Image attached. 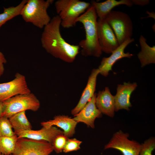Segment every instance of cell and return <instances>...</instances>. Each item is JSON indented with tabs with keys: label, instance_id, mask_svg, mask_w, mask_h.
<instances>
[{
	"label": "cell",
	"instance_id": "cell-17",
	"mask_svg": "<svg viewBox=\"0 0 155 155\" xmlns=\"http://www.w3.org/2000/svg\"><path fill=\"white\" fill-rule=\"evenodd\" d=\"M78 123L73 118L67 116L58 115L52 120L41 123L44 127L49 128L56 126L63 131V135L67 137L72 136L75 133V129Z\"/></svg>",
	"mask_w": 155,
	"mask_h": 155
},
{
	"label": "cell",
	"instance_id": "cell-24",
	"mask_svg": "<svg viewBox=\"0 0 155 155\" xmlns=\"http://www.w3.org/2000/svg\"><path fill=\"white\" fill-rule=\"evenodd\" d=\"M68 139L63 134L57 135L51 143L53 150L57 153L62 152Z\"/></svg>",
	"mask_w": 155,
	"mask_h": 155
},
{
	"label": "cell",
	"instance_id": "cell-21",
	"mask_svg": "<svg viewBox=\"0 0 155 155\" xmlns=\"http://www.w3.org/2000/svg\"><path fill=\"white\" fill-rule=\"evenodd\" d=\"M28 0H23L16 6L4 8L3 12L0 14V28L7 21L20 15V12Z\"/></svg>",
	"mask_w": 155,
	"mask_h": 155
},
{
	"label": "cell",
	"instance_id": "cell-3",
	"mask_svg": "<svg viewBox=\"0 0 155 155\" xmlns=\"http://www.w3.org/2000/svg\"><path fill=\"white\" fill-rule=\"evenodd\" d=\"M54 1L53 0H28L21 10L20 15L26 22L31 23L42 29L51 20L47 10Z\"/></svg>",
	"mask_w": 155,
	"mask_h": 155
},
{
	"label": "cell",
	"instance_id": "cell-8",
	"mask_svg": "<svg viewBox=\"0 0 155 155\" xmlns=\"http://www.w3.org/2000/svg\"><path fill=\"white\" fill-rule=\"evenodd\" d=\"M129 135L120 130L116 132L104 149L113 148L118 150L123 155H139L142 145L138 142L128 139Z\"/></svg>",
	"mask_w": 155,
	"mask_h": 155
},
{
	"label": "cell",
	"instance_id": "cell-4",
	"mask_svg": "<svg viewBox=\"0 0 155 155\" xmlns=\"http://www.w3.org/2000/svg\"><path fill=\"white\" fill-rule=\"evenodd\" d=\"M91 5L90 3L79 0H58L55 3L57 15L61 20V26L64 28L74 26L78 18Z\"/></svg>",
	"mask_w": 155,
	"mask_h": 155
},
{
	"label": "cell",
	"instance_id": "cell-13",
	"mask_svg": "<svg viewBox=\"0 0 155 155\" xmlns=\"http://www.w3.org/2000/svg\"><path fill=\"white\" fill-rule=\"evenodd\" d=\"M136 83L124 82L117 85V93L114 96L115 111L125 109L129 110L131 106L130 98L133 92L137 87Z\"/></svg>",
	"mask_w": 155,
	"mask_h": 155
},
{
	"label": "cell",
	"instance_id": "cell-9",
	"mask_svg": "<svg viewBox=\"0 0 155 155\" xmlns=\"http://www.w3.org/2000/svg\"><path fill=\"white\" fill-rule=\"evenodd\" d=\"M98 41L102 52L111 53L120 45L112 28L104 19L97 20Z\"/></svg>",
	"mask_w": 155,
	"mask_h": 155
},
{
	"label": "cell",
	"instance_id": "cell-20",
	"mask_svg": "<svg viewBox=\"0 0 155 155\" xmlns=\"http://www.w3.org/2000/svg\"><path fill=\"white\" fill-rule=\"evenodd\" d=\"M8 119L14 131L32 129V126L26 115L25 111L16 113Z\"/></svg>",
	"mask_w": 155,
	"mask_h": 155
},
{
	"label": "cell",
	"instance_id": "cell-7",
	"mask_svg": "<svg viewBox=\"0 0 155 155\" xmlns=\"http://www.w3.org/2000/svg\"><path fill=\"white\" fill-rule=\"evenodd\" d=\"M53 151L51 143L44 140L18 138L16 148L10 155H49Z\"/></svg>",
	"mask_w": 155,
	"mask_h": 155
},
{
	"label": "cell",
	"instance_id": "cell-5",
	"mask_svg": "<svg viewBox=\"0 0 155 155\" xmlns=\"http://www.w3.org/2000/svg\"><path fill=\"white\" fill-rule=\"evenodd\" d=\"M3 103L2 116L8 118L16 113L27 110L36 111L40 105L39 100L31 92L16 95L3 101Z\"/></svg>",
	"mask_w": 155,
	"mask_h": 155
},
{
	"label": "cell",
	"instance_id": "cell-2",
	"mask_svg": "<svg viewBox=\"0 0 155 155\" xmlns=\"http://www.w3.org/2000/svg\"><path fill=\"white\" fill-rule=\"evenodd\" d=\"M97 17L94 8L91 5L76 21V23L80 22L83 24L85 32V38L81 40L78 44L84 56L99 57L102 54L98 39Z\"/></svg>",
	"mask_w": 155,
	"mask_h": 155
},
{
	"label": "cell",
	"instance_id": "cell-16",
	"mask_svg": "<svg viewBox=\"0 0 155 155\" xmlns=\"http://www.w3.org/2000/svg\"><path fill=\"white\" fill-rule=\"evenodd\" d=\"M97 108L102 113L111 117H113L115 111L114 96L112 95L108 87L104 90L99 91L95 99Z\"/></svg>",
	"mask_w": 155,
	"mask_h": 155
},
{
	"label": "cell",
	"instance_id": "cell-30",
	"mask_svg": "<svg viewBox=\"0 0 155 155\" xmlns=\"http://www.w3.org/2000/svg\"><path fill=\"white\" fill-rule=\"evenodd\" d=\"M0 155H4V154H3L0 153Z\"/></svg>",
	"mask_w": 155,
	"mask_h": 155
},
{
	"label": "cell",
	"instance_id": "cell-18",
	"mask_svg": "<svg viewBox=\"0 0 155 155\" xmlns=\"http://www.w3.org/2000/svg\"><path fill=\"white\" fill-rule=\"evenodd\" d=\"M90 4L94 8L99 19H104L106 15L116 6L125 5L131 7L133 5L131 0H107L101 2L92 1Z\"/></svg>",
	"mask_w": 155,
	"mask_h": 155
},
{
	"label": "cell",
	"instance_id": "cell-11",
	"mask_svg": "<svg viewBox=\"0 0 155 155\" xmlns=\"http://www.w3.org/2000/svg\"><path fill=\"white\" fill-rule=\"evenodd\" d=\"M134 40L133 38H131L126 40L112 52L109 57L103 58L98 68L99 74L106 77L108 75L109 72L112 71V67L116 61L123 58H131L133 55L129 52L125 53L124 50L127 46Z\"/></svg>",
	"mask_w": 155,
	"mask_h": 155
},
{
	"label": "cell",
	"instance_id": "cell-6",
	"mask_svg": "<svg viewBox=\"0 0 155 155\" xmlns=\"http://www.w3.org/2000/svg\"><path fill=\"white\" fill-rule=\"evenodd\" d=\"M104 19L114 31L119 45L131 38L133 24L127 14L119 11L111 10Z\"/></svg>",
	"mask_w": 155,
	"mask_h": 155
},
{
	"label": "cell",
	"instance_id": "cell-1",
	"mask_svg": "<svg viewBox=\"0 0 155 155\" xmlns=\"http://www.w3.org/2000/svg\"><path fill=\"white\" fill-rule=\"evenodd\" d=\"M61 20L57 15L44 28L41 37L42 46L53 57L65 62H73L79 52L78 45L67 42L61 34Z\"/></svg>",
	"mask_w": 155,
	"mask_h": 155
},
{
	"label": "cell",
	"instance_id": "cell-29",
	"mask_svg": "<svg viewBox=\"0 0 155 155\" xmlns=\"http://www.w3.org/2000/svg\"><path fill=\"white\" fill-rule=\"evenodd\" d=\"M3 110V102L0 101V117L2 116V114Z\"/></svg>",
	"mask_w": 155,
	"mask_h": 155
},
{
	"label": "cell",
	"instance_id": "cell-14",
	"mask_svg": "<svg viewBox=\"0 0 155 155\" xmlns=\"http://www.w3.org/2000/svg\"><path fill=\"white\" fill-rule=\"evenodd\" d=\"M96 94H95L91 100L73 118L78 123H83L93 128L94 122L97 118L100 117L102 113L97 108L95 103Z\"/></svg>",
	"mask_w": 155,
	"mask_h": 155
},
{
	"label": "cell",
	"instance_id": "cell-15",
	"mask_svg": "<svg viewBox=\"0 0 155 155\" xmlns=\"http://www.w3.org/2000/svg\"><path fill=\"white\" fill-rule=\"evenodd\" d=\"M99 74L98 68L93 69L92 70L78 104L71 111V113L73 116L75 115L81 111L94 94L97 77Z\"/></svg>",
	"mask_w": 155,
	"mask_h": 155
},
{
	"label": "cell",
	"instance_id": "cell-10",
	"mask_svg": "<svg viewBox=\"0 0 155 155\" xmlns=\"http://www.w3.org/2000/svg\"><path fill=\"white\" fill-rule=\"evenodd\" d=\"M10 82L0 84V101L3 102L17 95L31 93L25 76L17 73Z\"/></svg>",
	"mask_w": 155,
	"mask_h": 155
},
{
	"label": "cell",
	"instance_id": "cell-27",
	"mask_svg": "<svg viewBox=\"0 0 155 155\" xmlns=\"http://www.w3.org/2000/svg\"><path fill=\"white\" fill-rule=\"evenodd\" d=\"M7 60L5 57L0 51V77L3 74L4 71V64L7 63Z\"/></svg>",
	"mask_w": 155,
	"mask_h": 155
},
{
	"label": "cell",
	"instance_id": "cell-19",
	"mask_svg": "<svg viewBox=\"0 0 155 155\" xmlns=\"http://www.w3.org/2000/svg\"><path fill=\"white\" fill-rule=\"evenodd\" d=\"M146 41V38L141 35L139 40L141 51L137 56L142 67L155 63V46H150L147 43Z\"/></svg>",
	"mask_w": 155,
	"mask_h": 155
},
{
	"label": "cell",
	"instance_id": "cell-25",
	"mask_svg": "<svg viewBox=\"0 0 155 155\" xmlns=\"http://www.w3.org/2000/svg\"><path fill=\"white\" fill-rule=\"evenodd\" d=\"M155 148V140L150 138L142 144L139 155H152V152Z\"/></svg>",
	"mask_w": 155,
	"mask_h": 155
},
{
	"label": "cell",
	"instance_id": "cell-28",
	"mask_svg": "<svg viewBox=\"0 0 155 155\" xmlns=\"http://www.w3.org/2000/svg\"><path fill=\"white\" fill-rule=\"evenodd\" d=\"M133 4L144 6L149 4V0H131Z\"/></svg>",
	"mask_w": 155,
	"mask_h": 155
},
{
	"label": "cell",
	"instance_id": "cell-23",
	"mask_svg": "<svg viewBox=\"0 0 155 155\" xmlns=\"http://www.w3.org/2000/svg\"><path fill=\"white\" fill-rule=\"evenodd\" d=\"M12 129L8 118L3 116L0 117V137L15 135L16 134Z\"/></svg>",
	"mask_w": 155,
	"mask_h": 155
},
{
	"label": "cell",
	"instance_id": "cell-12",
	"mask_svg": "<svg viewBox=\"0 0 155 155\" xmlns=\"http://www.w3.org/2000/svg\"><path fill=\"white\" fill-rule=\"evenodd\" d=\"M18 138H25L36 140H44L51 143L57 135L63 134V131L54 126L49 128L43 127L40 130L32 129L14 131Z\"/></svg>",
	"mask_w": 155,
	"mask_h": 155
},
{
	"label": "cell",
	"instance_id": "cell-22",
	"mask_svg": "<svg viewBox=\"0 0 155 155\" xmlns=\"http://www.w3.org/2000/svg\"><path fill=\"white\" fill-rule=\"evenodd\" d=\"M18 139L16 134L0 137V153L5 155L12 154L15 150Z\"/></svg>",
	"mask_w": 155,
	"mask_h": 155
},
{
	"label": "cell",
	"instance_id": "cell-26",
	"mask_svg": "<svg viewBox=\"0 0 155 155\" xmlns=\"http://www.w3.org/2000/svg\"><path fill=\"white\" fill-rule=\"evenodd\" d=\"M82 142L76 139H68L63 148V151L67 153L77 151L80 149V145Z\"/></svg>",
	"mask_w": 155,
	"mask_h": 155
}]
</instances>
